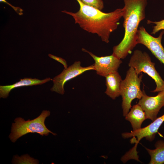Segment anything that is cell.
<instances>
[{"label":"cell","mask_w":164,"mask_h":164,"mask_svg":"<svg viewBox=\"0 0 164 164\" xmlns=\"http://www.w3.org/2000/svg\"><path fill=\"white\" fill-rule=\"evenodd\" d=\"M80 6L79 10L73 13L62 12L72 16L75 23L89 33L96 34L101 40L108 43L111 33L117 29L122 17V9L119 8L109 13H104L87 5L81 0H76Z\"/></svg>","instance_id":"obj_1"},{"label":"cell","mask_w":164,"mask_h":164,"mask_svg":"<svg viewBox=\"0 0 164 164\" xmlns=\"http://www.w3.org/2000/svg\"><path fill=\"white\" fill-rule=\"evenodd\" d=\"M147 0H124L122 8L125 29L124 37L120 43L113 48L112 54L121 59L125 58L137 44L138 27L145 17Z\"/></svg>","instance_id":"obj_2"},{"label":"cell","mask_w":164,"mask_h":164,"mask_svg":"<svg viewBox=\"0 0 164 164\" xmlns=\"http://www.w3.org/2000/svg\"><path fill=\"white\" fill-rule=\"evenodd\" d=\"M50 114L49 111L44 110L38 117L32 120L26 121L22 118H16L12 125L9 136L10 140L15 142L21 137L29 133H36L42 136H47L50 133L56 135L49 130L45 124V120Z\"/></svg>","instance_id":"obj_3"},{"label":"cell","mask_w":164,"mask_h":164,"mask_svg":"<svg viewBox=\"0 0 164 164\" xmlns=\"http://www.w3.org/2000/svg\"><path fill=\"white\" fill-rule=\"evenodd\" d=\"M143 75L138 76L134 69L130 67L127 70L125 79L121 84V95L122 97V107L123 115L125 117L131 108V103L135 98L140 99L144 95V91L140 88Z\"/></svg>","instance_id":"obj_4"},{"label":"cell","mask_w":164,"mask_h":164,"mask_svg":"<svg viewBox=\"0 0 164 164\" xmlns=\"http://www.w3.org/2000/svg\"><path fill=\"white\" fill-rule=\"evenodd\" d=\"M164 121V114L157 118L154 121L148 125L143 128L131 131L130 132H125L121 134L124 138H127L133 137L130 139L131 143H135V146L123 155L121 159L124 163L128 160L134 159L139 161L138 152L137 151V147L138 143L143 138L151 142L154 140L156 133Z\"/></svg>","instance_id":"obj_5"},{"label":"cell","mask_w":164,"mask_h":164,"mask_svg":"<svg viewBox=\"0 0 164 164\" xmlns=\"http://www.w3.org/2000/svg\"><path fill=\"white\" fill-rule=\"evenodd\" d=\"M155 64L152 61L148 53L138 50L134 51L128 64L130 67L134 69L137 75H139L143 72L154 80L156 87L152 91L153 92H159L164 90V81L156 71Z\"/></svg>","instance_id":"obj_6"},{"label":"cell","mask_w":164,"mask_h":164,"mask_svg":"<svg viewBox=\"0 0 164 164\" xmlns=\"http://www.w3.org/2000/svg\"><path fill=\"white\" fill-rule=\"evenodd\" d=\"M91 70H94L93 64L84 67L81 66L80 61L75 62L67 68H64L60 74L52 79L53 85L51 91L63 94L65 92L64 85L66 82L85 72Z\"/></svg>","instance_id":"obj_7"},{"label":"cell","mask_w":164,"mask_h":164,"mask_svg":"<svg viewBox=\"0 0 164 164\" xmlns=\"http://www.w3.org/2000/svg\"><path fill=\"white\" fill-rule=\"evenodd\" d=\"M164 34L162 31L158 37H154L150 34L143 26L140 27L137 32V44L145 46L153 55L164 65V48L161 43Z\"/></svg>","instance_id":"obj_8"},{"label":"cell","mask_w":164,"mask_h":164,"mask_svg":"<svg viewBox=\"0 0 164 164\" xmlns=\"http://www.w3.org/2000/svg\"><path fill=\"white\" fill-rule=\"evenodd\" d=\"M82 50L88 53L94 61V70L97 74L105 77L109 74L118 71L122 61L113 54L108 56L99 57L84 48Z\"/></svg>","instance_id":"obj_9"},{"label":"cell","mask_w":164,"mask_h":164,"mask_svg":"<svg viewBox=\"0 0 164 164\" xmlns=\"http://www.w3.org/2000/svg\"><path fill=\"white\" fill-rule=\"evenodd\" d=\"M138 104L145 111L147 119L153 121L157 118L160 110L164 106V90L159 92L155 96H148L144 91Z\"/></svg>","instance_id":"obj_10"},{"label":"cell","mask_w":164,"mask_h":164,"mask_svg":"<svg viewBox=\"0 0 164 164\" xmlns=\"http://www.w3.org/2000/svg\"><path fill=\"white\" fill-rule=\"evenodd\" d=\"M20 80L11 85L0 86V97L3 98H7L9 93L12 89L21 87L32 86L41 85L49 81L52 79L50 77L40 80L37 78L25 77Z\"/></svg>","instance_id":"obj_11"},{"label":"cell","mask_w":164,"mask_h":164,"mask_svg":"<svg viewBox=\"0 0 164 164\" xmlns=\"http://www.w3.org/2000/svg\"><path fill=\"white\" fill-rule=\"evenodd\" d=\"M106 89L105 93L112 99L121 95V77L116 71L112 73L105 77Z\"/></svg>","instance_id":"obj_12"},{"label":"cell","mask_w":164,"mask_h":164,"mask_svg":"<svg viewBox=\"0 0 164 164\" xmlns=\"http://www.w3.org/2000/svg\"><path fill=\"white\" fill-rule=\"evenodd\" d=\"M125 117L131 123L133 131L141 128L142 123L147 119L145 111L138 104L133 105Z\"/></svg>","instance_id":"obj_13"},{"label":"cell","mask_w":164,"mask_h":164,"mask_svg":"<svg viewBox=\"0 0 164 164\" xmlns=\"http://www.w3.org/2000/svg\"><path fill=\"white\" fill-rule=\"evenodd\" d=\"M155 149H151L145 148L150 155L151 159L149 164H162L164 163V141H157L155 145Z\"/></svg>","instance_id":"obj_14"},{"label":"cell","mask_w":164,"mask_h":164,"mask_svg":"<svg viewBox=\"0 0 164 164\" xmlns=\"http://www.w3.org/2000/svg\"><path fill=\"white\" fill-rule=\"evenodd\" d=\"M39 162L38 160L31 157L28 154L21 156L14 155L12 161L14 164H38Z\"/></svg>","instance_id":"obj_15"},{"label":"cell","mask_w":164,"mask_h":164,"mask_svg":"<svg viewBox=\"0 0 164 164\" xmlns=\"http://www.w3.org/2000/svg\"><path fill=\"white\" fill-rule=\"evenodd\" d=\"M147 24H153L155 25L153 27V28L151 34H155L160 30H164V19L159 21H152L148 20L147 21Z\"/></svg>","instance_id":"obj_16"},{"label":"cell","mask_w":164,"mask_h":164,"mask_svg":"<svg viewBox=\"0 0 164 164\" xmlns=\"http://www.w3.org/2000/svg\"><path fill=\"white\" fill-rule=\"evenodd\" d=\"M85 4L93 7L100 10L104 7V2L102 0H81Z\"/></svg>","instance_id":"obj_17"},{"label":"cell","mask_w":164,"mask_h":164,"mask_svg":"<svg viewBox=\"0 0 164 164\" xmlns=\"http://www.w3.org/2000/svg\"><path fill=\"white\" fill-rule=\"evenodd\" d=\"M48 56L50 58L58 61L62 64L64 68L66 69L67 68L68 66L67 62L64 59L51 54H49Z\"/></svg>","instance_id":"obj_18"},{"label":"cell","mask_w":164,"mask_h":164,"mask_svg":"<svg viewBox=\"0 0 164 164\" xmlns=\"http://www.w3.org/2000/svg\"><path fill=\"white\" fill-rule=\"evenodd\" d=\"M0 1L1 2H3L9 5L19 15H22L23 14V13L22 12L23 11V10L20 8L17 7H15L14 6H13L11 5V4L9 3L8 2H7L6 0H0Z\"/></svg>","instance_id":"obj_19"}]
</instances>
